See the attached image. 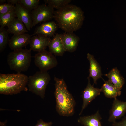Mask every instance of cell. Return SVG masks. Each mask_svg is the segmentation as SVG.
I'll use <instances>...</instances> for the list:
<instances>
[{
  "instance_id": "cell-14",
  "label": "cell",
  "mask_w": 126,
  "mask_h": 126,
  "mask_svg": "<svg viewBox=\"0 0 126 126\" xmlns=\"http://www.w3.org/2000/svg\"><path fill=\"white\" fill-rule=\"evenodd\" d=\"M87 57L90 63L89 74L88 77H91L93 79V84H96L97 80L102 78L101 67L93 55L88 53Z\"/></svg>"
},
{
  "instance_id": "cell-21",
  "label": "cell",
  "mask_w": 126,
  "mask_h": 126,
  "mask_svg": "<svg viewBox=\"0 0 126 126\" xmlns=\"http://www.w3.org/2000/svg\"><path fill=\"white\" fill-rule=\"evenodd\" d=\"M16 17L14 10L0 16V27L4 28L8 25Z\"/></svg>"
},
{
  "instance_id": "cell-11",
  "label": "cell",
  "mask_w": 126,
  "mask_h": 126,
  "mask_svg": "<svg viewBox=\"0 0 126 126\" xmlns=\"http://www.w3.org/2000/svg\"><path fill=\"white\" fill-rule=\"evenodd\" d=\"M31 38V35L26 33L14 35L9 40V46L13 50L22 49L29 44Z\"/></svg>"
},
{
  "instance_id": "cell-7",
  "label": "cell",
  "mask_w": 126,
  "mask_h": 126,
  "mask_svg": "<svg viewBox=\"0 0 126 126\" xmlns=\"http://www.w3.org/2000/svg\"><path fill=\"white\" fill-rule=\"evenodd\" d=\"M54 9L46 4L39 5L31 11L32 22L31 28L38 23L54 18Z\"/></svg>"
},
{
  "instance_id": "cell-22",
  "label": "cell",
  "mask_w": 126,
  "mask_h": 126,
  "mask_svg": "<svg viewBox=\"0 0 126 126\" xmlns=\"http://www.w3.org/2000/svg\"><path fill=\"white\" fill-rule=\"evenodd\" d=\"M71 1V0H46L45 3L53 9H60L67 5Z\"/></svg>"
},
{
  "instance_id": "cell-19",
  "label": "cell",
  "mask_w": 126,
  "mask_h": 126,
  "mask_svg": "<svg viewBox=\"0 0 126 126\" xmlns=\"http://www.w3.org/2000/svg\"><path fill=\"white\" fill-rule=\"evenodd\" d=\"M105 96L109 98H116L121 94L120 90L116 88L109 80L105 81L101 88Z\"/></svg>"
},
{
  "instance_id": "cell-29",
  "label": "cell",
  "mask_w": 126,
  "mask_h": 126,
  "mask_svg": "<svg viewBox=\"0 0 126 126\" xmlns=\"http://www.w3.org/2000/svg\"><path fill=\"white\" fill-rule=\"evenodd\" d=\"M6 1V0H0V4H4V3H5Z\"/></svg>"
},
{
  "instance_id": "cell-26",
  "label": "cell",
  "mask_w": 126,
  "mask_h": 126,
  "mask_svg": "<svg viewBox=\"0 0 126 126\" xmlns=\"http://www.w3.org/2000/svg\"><path fill=\"white\" fill-rule=\"evenodd\" d=\"M53 123L52 122H46L40 119L38 121L37 124L34 126H51Z\"/></svg>"
},
{
  "instance_id": "cell-23",
  "label": "cell",
  "mask_w": 126,
  "mask_h": 126,
  "mask_svg": "<svg viewBox=\"0 0 126 126\" xmlns=\"http://www.w3.org/2000/svg\"><path fill=\"white\" fill-rule=\"evenodd\" d=\"M8 33L4 28H0V51H3L8 43L9 40Z\"/></svg>"
},
{
  "instance_id": "cell-16",
  "label": "cell",
  "mask_w": 126,
  "mask_h": 126,
  "mask_svg": "<svg viewBox=\"0 0 126 126\" xmlns=\"http://www.w3.org/2000/svg\"><path fill=\"white\" fill-rule=\"evenodd\" d=\"M57 26L55 22L50 21L44 23L38 27L33 35L40 34L49 37H52L56 30Z\"/></svg>"
},
{
  "instance_id": "cell-13",
  "label": "cell",
  "mask_w": 126,
  "mask_h": 126,
  "mask_svg": "<svg viewBox=\"0 0 126 126\" xmlns=\"http://www.w3.org/2000/svg\"><path fill=\"white\" fill-rule=\"evenodd\" d=\"M61 38L65 52H72L76 50L79 39L73 33L66 32L61 34Z\"/></svg>"
},
{
  "instance_id": "cell-12",
  "label": "cell",
  "mask_w": 126,
  "mask_h": 126,
  "mask_svg": "<svg viewBox=\"0 0 126 126\" xmlns=\"http://www.w3.org/2000/svg\"><path fill=\"white\" fill-rule=\"evenodd\" d=\"M14 10L16 17L23 23L28 30H30L32 22L31 12L19 4L15 5Z\"/></svg>"
},
{
  "instance_id": "cell-4",
  "label": "cell",
  "mask_w": 126,
  "mask_h": 126,
  "mask_svg": "<svg viewBox=\"0 0 126 126\" xmlns=\"http://www.w3.org/2000/svg\"><path fill=\"white\" fill-rule=\"evenodd\" d=\"M31 51L30 49L22 48L10 52L7 58L10 69L17 73L27 71L31 61Z\"/></svg>"
},
{
  "instance_id": "cell-28",
  "label": "cell",
  "mask_w": 126,
  "mask_h": 126,
  "mask_svg": "<svg viewBox=\"0 0 126 126\" xmlns=\"http://www.w3.org/2000/svg\"><path fill=\"white\" fill-rule=\"evenodd\" d=\"M19 0H8L7 1L8 4H11L13 5L18 4Z\"/></svg>"
},
{
  "instance_id": "cell-20",
  "label": "cell",
  "mask_w": 126,
  "mask_h": 126,
  "mask_svg": "<svg viewBox=\"0 0 126 126\" xmlns=\"http://www.w3.org/2000/svg\"><path fill=\"white\" fill-rule=\"evenodd\" d=\"M8 33L17 35L28 32L23 23L18 18H14L7 26Z\"/></svg>"
},
{
  "instance_id": "cell-9",
  "label": "cell",
  "mask_w": 126,
  "mask_h": 126,
  "mask_svg": "<svg viewBox=\"0 0 126 126\" xmlns=\"http://www.w3.org/2000/svg\"><path fill=\"white\" fill-rule=\"evenodd\" d=\"M112 106L110 111L108 121L113 122L124 115L126 112V101L114 98Z\"/></svg>"
},
{
  "instance_id": "cell-17",
  "label": "cell",
  "mask_w": 126,
  "mask_h": 126,
  "mask_svg": "<svg viewBox=\"0 0 126 126\" xmlns=\"http://www.w3.org/2000/svg\"><path fill=\"white\" fill-rule=\"evenodd\" d=\"M102 119L98 110L94 114L80 117L77 121L84 126H102L100 121Z\"/></svg>"
},
{
  "instance_id": "cell-18",
  "label": "cell",
  "mask_w": 126,
  "mask_h": 126,
  "mask_svg": "<svg viewBox=\"0 0 126 126\" xmlns=\"http://www.w3.org/2000/svg\"><path fill=\"white\" fill-rule=\"evenodd\" d=\"M104 75L116 88L120 90L121 89L124 83V80L116 68H113Z\"/></svg>"
},
{
  "instance_id": "cell-24",
  "label": "cell",
  "mask_w": 126,
  "mask_h": 126,
  "mask_svg": "<svg viewBox=\"0 0 126 126\" xmlns=\"http://www.w3.org/2000/svg\"><path fill=\"white\" fill-rule=\"evenodd\" d=\"M39 0H19L18 4L31 11L39 5Z\"/></svg>"
},
{
  "instance_id": "cell-25",
  "label": "cell",
  "mask_w": 126,
  "mask_h": 126,
  "mask_svg": "<svg viewBox=\"0 0 126 126\" xmlns=\"http://www.w3.org/2000/svg\"><path fill=\"white\" fill-rule=\"evenodd\" d=\"M15 6L9 4H4L0 5V16L14 10Z\"/></svg>"
},
{
  "instance_id": "cell-5",
  "label": "cell",
  "mask_w": 126,
  "mask_h": 126,
  "mask_svg": "<svg viewBox=\"0 0 126 126\" xmlns=\"http://www.w3.org/2000/svg\"><path fill=\"white\" fill-rule=\"evenodd\" d=\"M50 79L47 71H37L28 77L27 85L29 90L43 99L47 86Z\"/></svg>"
},
{
  "instance_id": "cell-15",
  "label": "cell",
  "mask_w": 126,
  "mask_h": 126,
  "mask_svg": "<svg viewBox=\"0 0 126 126\" xmlns=\"http://www.w3.org/2000/svg\"><path fill=\"white\" fill-rule=\"evenodd\" d=\"M48 47L49 52L52 54L62 56L65 51L62 41L61 34H56L51 40Z\"/></svg>"
},
{
  "instance_id": "cell-6",
  "label": "cell",
  "mask_w": 126,
  "mask_h": 126,
  "mask_svg": "<svg viewBox=\"0 0 126 126\" xmlns=\"http://www.w3.org/2000/svg\"><path fill=\"white\" fill-rule=\"evenodd\" d=\"M34 62L35 65L42 71H47L58 64V61L55 56L46 50L35 55Z\"/></svg>"
},
{
  "instance_id": "cell-8",
  "label": "cell",
  "mask_w": 126,
  "mask_h": 126,
  "mask_svg": "<svg viewBox=\"0 0 126 126\" xmlns=\"http://www.w3.org/2000/svg\"><path fill=\"white\" fill-rule=\"evenodd\" d=\"M88 78V82L86 88L82 92V97L83 103L82 109L79 115L81 114L84 110L88 104L98 96L102 92L101 89L94 87L90 83V78Z\"/></svg>"
},
{
  "instance_id": "cell-10",
  "label": "cell",
  "mask_w": 126,
  "mask_h": 126,
  "mask_svg": "<svg viewBox=\"0 0 126 126\" xmlns=\"http://www.w3.org/2000/svg\"><path fill=\"white\" fill-rule=\"evenodd\" d=\"M51 40L49 37L42 35L33 36L29 44L30 49L38 52L46 50Z\"/></svg>"
},
{
  "instance_id": "cell-27",
  "label": "cell",
  "mask_w": 126,
  "mask_h": 126,
  "mask_svg": "<svg viewBox=\"0 0 126 126\" xmlns=\"http://www.w3.org/2000/svg\"><path fill=\"white\" fill-rule=\"evenodd\" d=\"M112 125L113 126H126V117L120 121L118 122L115 121L113 122Z\"/></svg>"
},
{
  "instance_id": "cell-3",
  "label": "cell",
  "mask_w": 126,
  "mask_h": 126,
  "mask_svg": "<svg viewBox=\"0 0 126 126\" xmlns=\"http://www.w3.org/2000/svg\"><path fill=\"white\" fill-rule=\"evenodd\" d=\"M28 77L21 73L0 74V93L6 95L17 94L27 91Z\"/></svg>"
},
{
  "instance_id": "cell-2",
  "label": "cell",
  "mask_w": 126,
  "mask_h": 126,
  "mask_svg": "<svg viewBox=\"0 0 126 126\" xmlns=\"http://www.w3.org/2000/svg\"><path fill=\"white\" fill-rule=\"evenodd\" d=\"M56 109L60 116L68 117L75 113L76 102L72 94L68 90L66 84L63 79L55 77Z\"/></svg>"
},
{
  "instance_id": "cell-1",
  "label": "cell",
  "mask_w": 126,
  "mask_h": 126,
  "mask_svg": "<svg viewBox=\"0 0 126 126\" xmlns=\"http://www.w3.org/2000/svg\"><path fill=\"white\" fill-rule=\"evenodd\" d=\"M54 18L61 29L66 32L73 33L81 27L84 17L80 8L69 4L54 11Z\"/></svg>"
}]
</instances>
